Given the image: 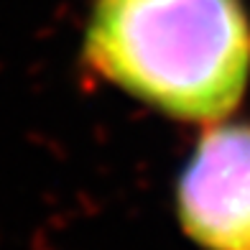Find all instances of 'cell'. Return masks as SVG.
Returning <instances> with one entry per match:
<instances>
[{
  "instance_id": "6da1fadb",
  "label": "cell",
  "mask_w": 250,
  "mask_h": 250,
  "mask_svg": "<svg viewBox=\"0 0 250 250\" xmlns=\"http://www.w3.org/2000/svg\"><path fill=\"white\" fill-rule=\"evenodd\" d=\"M82 54L153 110L212 125L248 89L250 18L243 0H95Z\"/></svg>"
},
{
  "instance_id": "7a4b0ae2",
  "label": "cell",
  "mask_w": 250,
  "mask_h": 250,
  "mask_svg": "<svg viewBox=\"0 0 250 250\" xmlns=\"http://www.w3.org/2000/svg\"><path fill=\"white\" fill-rule=\"evenodd\" d=\"M176 222L199 250H250V123H212L174 189Z\"/></svg>"
}]
</instances>
